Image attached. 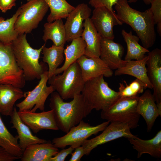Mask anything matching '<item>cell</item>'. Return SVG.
<instances>
[{
    "label": "cell",
    "instance_id": "2e32d148",
    "mask_svg": "<svg viewBox=\"0 0 161 161\" xmlns=\"http://www.w3.org/2000/svg\"><path fill=\"white\" fill-rule=\"evenodd\" d=\"M146 65L149 79L153 86V95L157 106L161 105V50L156 48L148 53Z\"/></svg>",
    "mask_w": 161,
    "mask_h": 161
},
{
    "label": "cell",
    "instance_id": "52a82bcc",
    "mask_svg": "<svg viewBox=\"0 0 161 161\" xmlns=\"http://www.w3.org/2000/svg\"><path fill=\"white\" fill-rule=\"evenodd\" d=\"M23 70L16 62L11 44L0 41V84H9L21 88L25 85Z\"/></svg>",
    "mask_w": 161,
    "mask_h": 161
},
{
    "label": "cell",
    "instance_id": "f546056e",
    "mask_svg": "<svg viewBox=\"0 0 161 161\" xmlns=\"http://www.w3.org/2000/svg\"><path fill=\"white\" fill-rule=\"evenodd\" d=\"M21 12L20 7L10 18L5 20L0 17V42L5 44H11L17 38L19 34L14 28V24Z\"/></svg>",
    "mask_w": 161,
    "mask_h": 161
},
{
    "label": "cell",
    "instance_id": "d6a6232c",
    "mask_svg": "<svg viewBox=\"0 0 161 161\" xmlns=\"http://www.w3.org/2000/svg\"><path fill=\"white\" fill-rule=\"evenodd\" d=\"M150 8L152 13L154 23L157 24V31L161 35V0H154Z\"/></svg>",
    "mask_w": 161,
    "mask_h": 161
},
{
    "label": "cell",
    "instance_id": "7c38bea8",
    "mask_svg": "<svg viewBox=\"0 0 161 161\" xmlns=\"http://www.w3.org/2000/svg\"><path fill=\"white\" fill-rule=\"evenodd\" d=\"M95 27L102 38L113 40V27L123 23L114 12L104 7L95 8L90 18Z\"/></svg>",
    "mask_w": 161,
    "mask_h": 161
},
{
    "label": "cell",
    "instance_id": "f1b7e54d",
    "mask_svg": "<svg viewBox=\"0 0 161 161\" xmlns=\"http://www.w3.org/2000/svg\"><path fill=\"white\" fill-rule=\"evenodd\" d=\"M17 135L13 136L4 123L0 113V146L13 155L19 158L23 151L19 147Z\"/></svg>",
    "mask_w": 161,
    "mask_h": 161
},
{
    "label": "cell",
    "instance_id": "9a60e30c",
    "mask_svg": "<svg viewBox=\"0 0 161 161\" xmlns=\"http://www.w3.org/2000/svg\"><path fill=\"white\" fill-rule=\"evenodd\" d=\"M124 52L120 44L112 39L101 38L99 57L111 69H117L125 65L127 61L122 59Z\"/></svg>",
    "mask_w": 161,
    "mask_h": 161
},
{
    "label": "cell",
    "instance_id": "484cf974",
    "mask_svg": "<svg viewBox=\"0 0 161 161\" xmlns=\"http://www.w3.org/2000/svg\"><path fill=\"white\" fill-rule=\"evenodd\" d=\"M64 45L56 46L53 44L49 48L45 46L42 49L43 61L47 64L49 67L48 79L55 75V71L64 60Z\"/></svg>",
    "mask_w": 161,
    "mask_h": 161
},
{
    "label": "cell",
    "instance_id": "7402d4cb",
    "mask_svg": "<svg viewBox=\"0 0 161 161\" xmlns=\"http://www.w3.org/2000/svg\"><path fill=\"white\" fill-rule=\"evenodd\" d=\"M83 26L81 37L86 45L84 55L88 58L99 57L101 37L90 18L84 21Z\"/></svg>",
    "mask_w": 161,
    "mask_h": 161
},
{
    "label": "cell",
    "instance_id": "4316f807",
    "mask_svg": "<svg viewBox=\"0 0 161 161\" xmlns=\"http://www.w3.org/2000/svg\"><path fill=\"white\" fill-rule=\"evenodd\" d=\"M44 27L42 39L45 42L49 39L55 46L64 45L66 41V34L62 19L56 20L53 22L46 23Z\"/></svg>",
    "mask_w": 161,
    "mask_h": 161
},
{
    "label": "cell",
    "instance_id": "ab89813d",
    "mask_svg": "<svg viewBox=\"0 0 161 161\" xmlns=\"http://www.w3.org/2000/svg\"><path fill=\"white\" fill-rule=\"evenodd\" d=\"M27 1H29L31 0H27Z\"/></svg>",
    "mask_w": 161,
    "mask_h": 161
},
{
    "label": "cell",
    "instance_id": "f35d334b",
    "mask_svg": "<svg viewBox=\"0 0 161 161\" xmlns=\"http://www.w3.org/2000/svg\"><path fill=\"white\" fill-rule=\"evenodd\" d=\"M145 4H150L152 1L154 0H143Z\"/></svg>",
    "mask_w": 161,
    "mask_h": 161
},
{
    "label": "cell",
    "instance_id": "ffe728a7",
    "mask_svg": "<svg viewBox=\"0 0 161 161\" xmlns=\"http://www.w3.org/2000/svg\"><path fill=\"white\" fill-rule=\"evenodd\" d=\"M59 151L50 141L37 143L28 146L20 159L21 161H50Z\"/></svg>",
    "mask_w": 161,
    "mask_h": 161
},
{
    "label": "cell",
    "instance_id": "cb8c5ba5",
    "mask_svg": "<svg viewBox=\"0 0 161 161\" xmlns=\"http://www.w3.org/2000/svg\"><path fill=\"white\" fill-rule=\"evenodd\" d=\"M148 56L139 60L127 61L124 66L116 69L115 76L127 75L135 77L144 83L147 88L152 89L153 86L148 78L146 64Z\"/></svg>",
    "mask_w": 161,
    "mask_h": 161
},
{
    "label": "cell",
    "instance_id": "4dcf8cb0",
    "mask_svg": "<svg viewBox=\"0 0 161 161\" xmlns=\"http://www.w3.org/2000/svg\"><path fill=\"white\" fill-rule=\"evenodd\" d=\"M49 8L50 12L47 18L48 22L66 18L75 7L66 0H44Z\"/></svg>",
    "mask_w": 161,
    "mask_h": 161
},
{
    "label": "cell",
    "instance_id": "8fae6325",
    "mask_svg": "<svg viewBox=\"0 0 161 161\" xmlns=\"http://www.w3.org/2000/svg\"><path fill=\"white\" fill-rule=\"evenodd\" d=\"M99 135L89 140H86L81 145L84 148L85 155L99 145L120 138L134 137L128 126L123 123L112 122Z\"/></svg>",
    "mask_w": 161,
    "mask_h": 161
},
{
    "label": "cell",
    "instance_id": "836d02e7",
    "mask_svg": "<svg viewBox=\"0 0 161 161\" xmlns=\"http://www.w3.org/2000/svg\"><path fill=\"white\" fill-rule=\"evenodd\" d=\"M118 0H89V4L95 8L99 7H105L112 12H114L113 6ZM138 0H129L128 2L135 3Z\"/></svg>",
    "mask_w": 161,
    "mask_h": 161
},
{
    "label": "cell",
    "instance_id": "60d3db41",
    "mask_svg": "<svg viewBox=\"0 0 161 161\" xmlns=\"http://www.w3.org/2000/svg\"></svg>",
    "mask_w": 161,
    "mask_h": 161
},
{
    "label": "cell",
    "instance_id": "d4e9b609",
    "mask_svg": "<svg viewBox=\"0 0 161 161\" xmlns=\"http://www.w3.org/2000/svg\"><path fill=\"white\" fill-rule=\"evenodd\" d=\"M70 45L67 46L64 50L65 60L63 65L58 68L55 72L57 75L63 72L70 65L77 61L81 56L84 55L86 43L81 37L73 39Z\"/></svg>",
    "mask_w": 161,
    "mask_h": 161
},
{
    "label": "cell",
    "instance_id": "d6986e66",
    "mask_svg": "<svg viewBox=\"0 0 161 161\" xmlns=\"http://www.w3.org/2000/svg\"><path fill=\"white\" fill-rule=\"evenodd\" d=\"M10 123L12 124L11 128H14L18 133V143L23 151L29 146L37 143H45L47 141L33 135L30 129L24 123L20 118L15 106L10 115Z\"/></svg>",
    "mask_w": 161,
    "mask_h": 161
},
{
    "label": "cell",
    "instance_id": "5bb4252c",
    "mask_svg": "<svg viewBox=\"0 0 161 161\" xmlns=\"http://www.w3.org/2000/svg\"><path fill=\"white\" fill-rule=\"evenodd\" d=\"M91 10L84 3L77 5L66 18L65 23L66 41L81 37L83 31L84 21L89 18Z\"/></svg>",
    "mask_w": 161,
    "mask_h": 161
},
{
    "label": "cell",
    "instance_id": "7a4b0ae2",
    "mask_svg": "<svg viewBox=\"0 0 161 161\" xmlns=\"http://www.w3.org/2000/svg\"><path fill=\"white\" fill-rule=\"evenodd\" d=\"M49 100V106L58 128L66 133L91 112L81 94L75 96L71 101L65 102L57 92H54Z\"/></svg>",
    "mask_w": 161,
    "mask_h": 161
},
{
    "label": "cell",
    "instance_id": "30bf717a",
    "mask_svg": "<svg viewBox=\"0 0 161 161\" xmlns=\"http://www.w3.org/2000/svg\"><path fill=\"white\" fill-rule=\"evenodd\" d=\"M40 80L38 84L33 89L25 92V99L16 105L19 111L30 110L35 112L38 109L41 111L44 110L47 98L55 90L52 85L47 86L48 80L47 70L41 75Z\"/></svg>",
    "mask_w": 161,
    "mask_h": 161
},
{
    "label": "cell",
    "instance_id": "ac0fdd59",
    "mask_svg": "<svg viewBox=\"0 0 161 161\" xmlns=\"http://www.w3.org/2000/svg\"><path fill=\"white\" fill-rule=\"evenodd\" d=\"M136 111L144 119L147 125L148 132L150 131L155 122L161 114L158 110L153 94L149 89L145 91L139 97Z\"/></svg>",
    "mask_w": 161,
    "mask_h": 161
},
{
    "label": "cell",
    "instance_id": "d590c367",
    "mask_svg": "<svg viewBox=\"0 0 161 161\" xmlns=\"http://www.w3.org/2000/svg\"><path fill=\"white\" fill-rule=\"evenodd\" d=\"M73 152H72L71 157L69 161H80L82 157L85 155V152L84 148L82 146H79L75 149Z\"/></svg>",
    "mask_w": 161,
    "mask_h": 161
},
{
    "label": "cell",
    "instance_id": "6da1fadb",
    "mask_svg": "<svg viewBox=\"0 0 161 161\" xmlns=\"http://www.w3.org/2000/svg\"><path fill=\"white\" fill-rule=\"evenodd\" d=\"M128 0H118L114 5L118 18L131 26L148 49L154 44L156 33L153 15L150 8L141 12L131 7Z\"/></svg>",
    "mask_w": 161,
    "mask_h": 161
},
{
    "label": "cell",
    "instance_id": "ba28073f",
    "mask_svg": "<svg viewBox=\"0 0 161 161\" xmlns=\"http://www.w3.org/2000/svg\"><path fill=\"white\" fill-rule=\"evenodd\" d=\"M20 7L21 12L14 24L18 34L30 33L37 28L49 8L44 0H31Z\"/></svg>",
    "mask_w": 161,
    "mask_h": 161
},
{
    "label": "cell",
    "instance_id": "5b68a950",
    "mask_svg": "<svg viewBox=\"0 0 161 161\" xmlns=\"http://www.w3.org/2000/svg\"><path fill=\"white\" fill-rule=\"evenodd\" d=\"M60 75H54L48 79L52 85L63 100L73 99L81 94L85 82L77 61L72 64Z\"/></svg>",
    "mask_w": 161,
    "mask_h": 161
},
{
    "label": "cell",
    "instance_id": "8d00e7d4",
    "mask_svg": "<svg viewBox=\"0 0 161 161\" xmlns=\"http://www.w3.org/2000/svg\"><path fill=\"white\" fill-rule=\"evenodd\" d=\"M19 159L0 146V161H13Z\"/></svg>",
    "mask_w": 161,
    "mask_h": 161
},
{
    "label": "cell",
    "instance_id": "8992f818",
    "mask_svg": "<svg viewBox=\"0 0 161 161\" xmlns=\"http://www.w3.org/2000/svg\"><path fill=\"white\" fill-rule=\"evenodd\" d=\"M138 95L130 97H120L107 109L102 110L101 117L112 122L122 123L131 129L138 126L140 115L136 111Z\"/></svg>",
    "mask_w": 161,
    "mask_h": 161
},
{
    "label": "cell",
    "instance_id": "3957f363",
    "mask_svg": "<svg viewBox=\"0 0 161 161\" xmlns=\"http://www.w3.org/2000/svg\"><path fill=\"white\" fill-rule=\"evenodd\" d=\"M11 46L16 62L23 70L26 80L40 79L41 75L47 70L44 69L43 63H40L39 60L45 44L39 49H34L28 43L26 34H18Z\"/></svg>",
    "mask_w": 161,
    "mask_h": 161
},
{
    "label": "cell",
    "instance_id": "83f0119b",
    "mask_svg": "<svg viewBox=\"0 0 161 161\" xmlns=\"http://www.w3.org/2000/svg\"><path fill=\"white\" fill-rule=\"evenodd\" d=\"M121 34L127 46L125 61L142 59L145 57L146 53L150 52L148 49L140 44L139 38L137 36L133 35L131 31L127 32L124 30H123Z\"/></svg>",
    "mask_w": 161,
    "mask_h": 161
},
{
    "label": "cell",
    "instance_id": "44dd1931",
    "mask_svg": "<svg viewBox=\"0 0 161 161\" xmlns=\"http://www.w3.org/2000/svg\"><path fill=\"white\" fill-rule=\"evenodd\" d=\"M26 96L21 88L9 84H0V113L10 116L16 102Z\"/></svg>",
    "mask_w": 161,
    "mask_h": 161
},
{
    "label": "cell",
    "instance_id": "74e56055",
    "mask_svg": "<svg viewBox=\"0 0 161 161\" xmlns=\"http://www.w3.org/2000/svg\"><path fill=\"white\" fill-rule=\"evenodd\" d=\"M16 0H0V9L4 13L16 5Z\"/></svg>",
    "mask_w": 161,
    "mask_h": 161
},
{
    "label": "cell",
    "instance_id": "4fadbf2b",
    "mask_svg": "<svg viewBox=\"0 0 161 161\" xmlns=\"http://www.w3.org/2000/svg\"><path fill=\"white\" fill-rule=\"evenodd\" d=\"M18 112L21 120L34 133L44 129L59 130L52 109L39 113L30 110L18 111Z\"/></svg>",
    "mask_w": 161,
    "mask_h": 161
},
{
    "label": "cell",
    "instance_id": "e0dca14e",
    "mask_svg": "<svg viewBox=\"0 0 161 161\" xmlns=\"http://www.w3.org/2000/svg\"><path fill=\"white\" fill-rule=\"evenodd\" d=\"M77 61L85 82L100 76L109 78L113 75L112 70L100 57L88 58L83 55Z\"/></svg>",
    "mask_w": 161,
    "mask_h": 161
},
{
    "label": "cell",
    "instance_id": "e575fe53",
    "mask_svg": "<svg viewBox=\"0 0 161 161\" xmlns=\"http://www.w3.org/2000/svg\"><path fill=\"white\" fill-rule=\"evenodd\" d=\"M74 149L71 146L66 149L64 148L52 157L50 161H64L67 156L71 154Z\"/></svg>",
    "mask_w": 161,
    "mask_h": 161
},
{
    "label": "cell",
    "instance_id": "277c9868",
    "mask_svg": "<svg viewBox=\"0 0 161 161\" xmlns=\"http://www.w3.org/2000/svg\"><path fill=\"white\" fill-rule=\"evenodd\" d=\"M100 76L86 81L81 92L86 103L90 110H104L120 97L118 92L111 89Z\"/></svg>",
    "mask_w": 161,
    "mask_h": 161
},
{
    "label": "cell",
    "instance_id": "1f68e13d",
    "mask_svg": "<svg viewBox=\"0 0 161 161\" xmlns=\"http://www.w3.org/2000/svg\"><path fill=\"white\" fill-rule=\"evenodd\" d=\"M126 86L123 83H119V91L120 97H130L138 95L143 92L147 88L146 85L140 80L136 78L128 85L124 81Z\"/></svg>",
    "mask_w": 161,
    "mask_h": 161
},
{
    "label": "cell",
    "instance_id": "9c48e42d",
    "mask_svg": "<svg viewBox=\"0 0 161 161\" xmlns=\"http://www.w3.org/2000/svg\"><path fill=\"white\" fill-rule=\"evenodd\" d=\"M107 121L96 126L81 121L77 125L72 128L64 135L54 138L52 143L58 148H63L68 145L74 148L81 146L92 135L102 131L109 124Z\"/></svg>",
    "mask_w": 161,
    "mask_h": 161
},
{
    "label": "cell",
    "instance_id": "603a6c76",
    "mask_svg": "<svg viewBox=\"0 0 161 161\" xmlns=\"http://www.w3.org/2000/svg\"><path fill=\"white\" fill-rule=\"evenodd\" d=\"M134 149L137 152V158L141 157L143 154H148L152 157L160 158L161 157V131H158L151 139L144 140L138 137L128 138Z\"/></svg>",
    "mask_w": 161,
    "mask_h": 161
}]
</instances>
